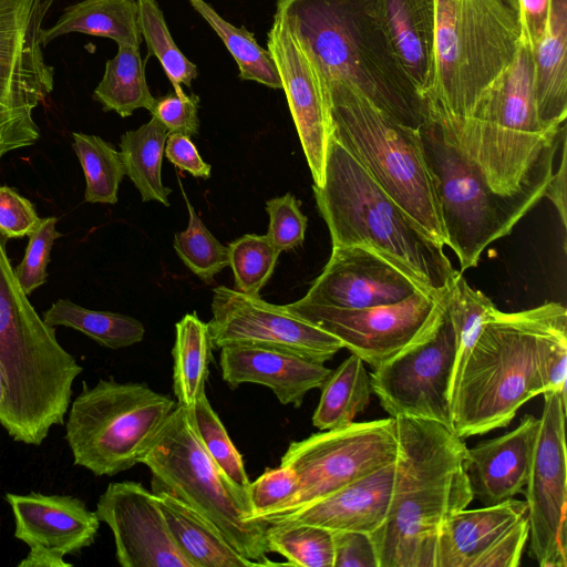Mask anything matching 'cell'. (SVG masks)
<instances>
[{"instance_id": "32", "label": "cell", "mask_w": 567, "mask_h": 567, "mask_svg": "<svg viewBox=\"0 0 567 567\" xmlns=\"http://www.w3.org/2000/svg\"><path fill=\"white\" fill-rule=\"evenodd\" d=\"M371 392L364 362L351 353L322 385L312 424L320 431L351 424L367 409Z\"/></svg>"}, {"instance_id": "19", "label": "cell", "mask_w": 567, "mask_h": 567, "mask_svg": "<svg viewBox=\"0 0 567 567\" xmlns=\"http://www.w3.org/2000/svg\"><path fill=\"white\" fill-rule=\"evenodd\" d=\"M112 530L123 567H192L176 547L156 495L141 483L109 484L95 511Z\"/></svg>"}, {"instance_id": "8", "label": "cell", "mask_w": 567, "mask_h": 567, "mask_svg": "<svg viewBox=\"0 0 567 567\" xmlns=\"http://www.w3.org/2000/svg\"><path fill=\"white\" fill-rule=\"evenodd\" d=\"M435 32L427 110L468 117L512 63L522 28L502 0H434Z\"/></svg>"}, {"instance_id": "48", "label": "cell", "mask_w": 567, "mask_h": 567, "mask_svg": "<svg viewBox=\"0 0 567 567\" xmlns=\"http://www.w3.org/2000/svg\"><path fill=\"white\" fill-rule=\"evenodd\" d=\"M333 567H378L373 543L369 534L332 532Z\"/></svg>"}, {"instance_id": "50", "label": "cell", "mask_w": 567, "mask_h": 567, "mask_svg": "<svg viewBox=\"0 0 567 567\" xmlns=\"http://www.w3.org/2000/svg\"><path fill=\"white\" fill-rule=\"evenodd\" d=\"M566 381L567 340H564L550 350L543 363V382L545 392H556L566 396Z\"/></svg>"}, {"instance_id": "42", "label": "cell", "mask_w": 567, "mask_h": 567, "mask_svg": "<svg viewBox=\"0 0 567 567\" xmlns=\"http://www.w3.org/2000/svg\"><path fill=\"white\" fill-rule=\"evenodd\" d=\"M228 254L234 289L259 297L272 276L280 251L266 235L246 234L228 245Z\"/></svg>"}, {"instance_id": "52", "label": "cell", "mask_w": 567, "mask_h": 567, "mask_svg": "<svg viewBox=\"0 0 567 567\" xmlns=\"http://www.w3.org/2000/svg\"><path fill=\"white\" fill-rule=\"evenodd\" d=\"M561 159L558 171L553 173L548 186L546 188L544 197H547L555 208L557 209L563 226L566 228L567 225V204H566V190H567V161H566V134L561 138Z\"/></svg>"}, {"instance_id": "28", "label": "cell", "mask_w": 567, "mask_h": 567, "mask_svg": "<svg viewBox=\"0 0 567 567\" xmlns=\"http://www.w3.org/2000/svg\"><path fill=\"white\" fill-rule=\"evenodd\" d=\"M154 494L176 547L192 567L257 566L238 554L196 511L166 493Z\"/></svg>"}, {"instance_id": "15", "label": "cell", "mask_w": 567, "mask_h": 567, "mask_svg": "<svg viewBox=\"0 0 567 567\" xmlns=\"http://www.w3.org/2000/svg\"><path fill=\"white\" fill-rule=\"evenodd\" d=\"M526 496L528 555L540 567L567 566L566 399L545 392Z\"/></svg>"}, {"instance_id": "4", "label": "cell", "mask_w": 567, "mask_h": 567, "mask_svg": "<svg viewBox=\"0 0 567 567\" xmlns=\"http://www.w3.org/2000/svg\"><path fill=\"white\" fill-rule=\"evenodd\" d=\"M499 195H514L553 171L566 125L547 132L538 120L533 48L525 34L512 63L468 117L429 110Z\"/></svg>"}, {"instance_id": "54", "label": "cell", "mask_w": 567, "mask_h": 567, "mask_svg": "<svg viewBox=\"0 0 567 567\" xmlns=\"http://www.w3.org/2000/svg\"><path fill=\"white\" fill-rule=\"evenodd\" d=\"M6 398H7V382H6L3 371L0 367V411L3 406Z\"/></svg>"}, {"instance_id": "45", "label": "cell", "mask_w": 567, "mask_h": 567, "mask_svg": "<svg viewBox=\"0 0 567 567\" xmlns=\"http://www.w3.org/2000/svg\"><path fill=\"white\" fill-rule=\"evenodd\" d=\"M300 200L287 193L266 202L269 216L266 236L281 252L301 246L307 229V217L300 210Z\"/></svg>"}, {"instance_id": "41", "label": "cell", "mask_w": 567, "mask_h": 567, "mask_svg": "<svg viewBox=\"0 0 567 567\" xmlns=\"http://www.w3.org/2000/svg\"><path fill=\"white\" fill-rule=\"evenodd\" d=\"M188 209V225L174 235V249L185 266L209 284L216 274L229 265L228 246H224L204 225L184 194Z\"/></svg>"}, {"instance_id": "30", "label": "cell", "mask_w": 567, "mask_h": 567, "mask_svg": "<svg viewBox=\"0 0 567 567\" xmlns=\"http://www.w3.org/2000/svg\"><path fill=\"white\" fill-rule=\"evenodd\" d=\"M213 348L208 324L195 312L175 324L173 388L178 405L192 410L206 393Z\"/></svg>"}, {"instance_id": "1", "label": "cell", "mask_w": 567, "mask_h": 567, "mask_svg": "<svg viewBox=\"0 0 567 567\" xmlns=\"http://www.w3.org/2000/svg\"><path fill=\"white\" fill-rule=\"evenodd\" d=\"M274 16L322 85L348 83L408 126L426 121V103L396 56L381 0H277Z\"/></svg>"}, {"instance_id": "22", "label": "cell", "mask_w": 567, "mask_h": 567, "mask_svg": "<svg viewBox=\"0 0 567 567\" xmlns=\"http://www.w3.org/2000/svg\"><path fill=\"white\" fill-rule=\"evenodd\" d=\"M395 477V462L319 499L297 508L266 515V524H308L330 532L371 534L384 522Z\"/></svg>"}, {"instance_id": "25", "label": "cell", "mask_w": 567, "mask_h": 567, "mask_svg": "<svg viewBox=\"0 0 567 567\" xmlns=\"http://www.w3.org/2000/svg\"><path fill=\"white\" fill-rule=\"evenodd\" d=\"M223 380L235 390L244 383L268 386L282 404L299 408L306 394L321 389L332 370L291 352L226 346L219 357Z\"/></svg>"}, {"instance_id": "14", "label": "cell", "mask_w": 567, "mask_h": 567, "mask_svg": "<svg viewBox=\"0 0 567 567\" xmlns=\"http://www.w3.org/2000/svg\"><path fill=\"white\" fill-rule=\"evenodd\" d=\"M449 290L415 291L402 301L363 309L320 306L299 299L285 305L291 313L337 337L346 349L377 369L427 339L440 324Z\"/></svg>"}, {"instance_id": "29", "label": "cell", "mask_w": 567, "mask_h": 567, "mask_svg": "<svg viewBox=\"0 0 567 567\" xmlns=\"http://www.w3.org/2000/svg\"><path fill=\"white\" fill-rule=\"evenodd\" d=\"M73 32L112 39L117 45L140 48L142 34L136 0H84L65 8L55 24L42 29L40 40H52Z\"/></svg>"}, {"instance_id": "11", "label": "cell", "mask_w": 567, "mask_h": 567, "mask_svg": "<svg viewBox=\"0 0 567 567\" xmlns=\"http://www.w3.org/2000/svg\"><path fill=\"white\" fill-rule=\"evenodd\" d=\"M176 402L145 383L101 379L83 383L71 404L65 439L74 464L97 476L115 475L137 463Z\"/></svg>"}, {"instance_id": "2", "label": "cell", "mask_w": 567, "mask_h": 567, "mask_svg": "<svg viewBox=\"0 0 567 567\" xmlns=\"http://www.w3.org/2000/svg\"><path fill=\"white\" fill-rule=\"evenodd\" d=\"M398 456L386 517L370 534L378 567H436L450 516L474 499L464 467L466 444L432 420L396 417Z\"/></svg>"}, {"instance_id": "21", "label": "cell", "mask_w": 567, "mask_h": 567, "mask_svg": "<svg viewBox=\"0 0 567 567\" xmlns=\"http://www.w3.org/2000/svg\"><path fill=\"white\" fill-rule=\"evenodd\" d=\"M419 290L424 291L379 254L349 246L332 248L321 274L301 299L320 306L363 309L402 301Z\"/></svg>"}, {"instance_id": "12", "label": "cell", "mask_w": 567, "mask_h": 567, "mask_svg": "<svg viewBox=\"0 0 567 567\" xmlns=\"http://www.w3.org/2000/svg\"><path fill=\"white\" fill-rule=\"evenodd\" d=\"M51 3L0 0V158L40 136L33 111L53 90L54 71L40 40Z\"/></svg>"}, {"instance_id": "53", "label": "cell", "mask_w": 567, "mask_h": 567, "mask_svg": "<svg viewBox=\"0 0 567 567\" xmlns=\"http://www.w3.org/2000/svg\"><path fill=\"white\" fill-rule=\"evenodd\" d=\"M19 567H71L63 556L41 546L30 547L28 555L18 564Z\"/></svg>"}, {"instance_id": "27", "label": "cell", "mask_w": 567, "mask_h": 567, "mask_svg": "<svg viewBox=\"0 0 567 567\" xmlns=\"http://www.w3.org/2000/svg\"><path fill=\"white\" fill-rule=\"evenodd\" d=\"M392 45L405 73L424 99L434 49V0H381Z\"/></svg>"}, {"instance_id": "33", "label": "cell", "mask_w": 567, "mask_h": 567, "mask_svg": "<svg viewBox=\"0 0 567 567\" xmlns=\"http://www.w3.org/2000/svg\"><path fill=\"white\" fill-rule=\"evenodd\" d=\"M145 64L140 48L118 45L116 55L105 63L103 78L93 92L94 100L104 111H114L122 117L137 109L151 111L156 99L146 82Z\"/></svg>"}, {"instance_id": "51", "label": "cell", "mask_w": 567, "mask_h": 567, "mask_svg": "<svg viewBox=\"0 0 567 567\" xmlns=\"http://www.w3.org/2000/svg\"><path fill=\"white\" fill-rule=\"evenodd\" d=\"M548 11L549 0H519L522 33L527 37L532 48L545 32Z\"/></svg>"}, {"instance_id": "18", "label": "cell", "mask_w": 567, "mask_h": 567, "mask_svg": "<svg viewBox=\"0 0 567 567\" xmlns=\"http://www.w3.org/2000/svg\"><path fill=\"white\" fill-rule=\"evenodd\" d=\"M528 537L525 501L464 508L441 528L436 567H517Z\"/></svg>"}, {"instance_id": "44", "label": "cell", "mask_w": 567, "mask_h": 567, "mask_svg": "<svg viewBox=\"0 0 567 567\" xmlns=\"http://www.w3.org/2000/svg\"><path fill=\"white\" fill-rule=\"evenodd\" d=\"M58 218L41 219L29 234V243L22 261L14 270L18 282L29 296L47 281V267L54 240L61 236L56 230Z\"/></svg>"}, {"instance_id": "13", "label": "cell", "mask_w": 567, "mask_h": 567, "mask_svg": "<svg viewBox=\"0 0 567 567\" xmlns=\"http://www.w3.org/2000/svg\"><path fill=\"white\" fill-rule=\"evenodd\" d=\"M398 447L396 421L391 416L352 422L291 442L280 465L296 473L299 489L282 512L319 499L395 462Z\"/></svg>"}, {"instance_id": "26", "label": "cell", "mask_w": 567, "mask_h": 567, "mask_svg": "<svg viewBox=\"0 0 567 567\" xmlns=\"http://www.w3.org/2000/svg\"><path fill=\"white\" fill-rule=\"evenodd\" d=\"M535 100L539 123L559 130L567 117V0H549L543 37L533 47Z\"/></svg>"}, {"instance_id": "17", "label": "cell", "mask_w": 567, "mask_h": 567, "mask_svg": "<svg viewBox=\"0 0 567 567\" xmlns=\"http://www.w3.org/2000/svg\"><path fill=\"white\" fill-rule=\"evenodd\" d=\"M207 323L214 348L254 346L287 351L324 363L343 349V343L318 326L291 313L285 306L269 303L234 288L218 286Z\"/></svg>"}, {"instance_id": "34", "label": "cell", "mask_w": 567, "mask_h": 567, "mask_svg": "<svg viewBox=\"0 0 567 567\" xmlns=\"http://www.w3.org/2000/svg\"><path fill=\"white\" fill-rule=\"evenodd\" d=\"M45 323L78 330L101 346L121 349L143 340V323L130 316L86 309L68 299H59L44 313Z\"/></svg>"}, {"instance_id": "39", "label": "cell", "mask_w": 567, "mask_h": 567, "mask_svg": "<svg viewBox=\"0 0 567 567\" xmlns=\"http://www.w3.org/2000/svg\"><path fill=\"white\" fill-rule=\"evenodd\" d=\"M268 553H277L290 566L333 567L332 532L308 524H269L265 532Z\"/></svg>"}, {"instance_id": "36", "label": "cell", "mask_w": 567, "mask_h": 567, "mask_svg": "<svg viewBox=\"0 0 567 567\" xmlns=\"http://www.w3.org/2000/svg\"><path fill=\"white\" fill-rule=\"evenodd\" d=\"M497 310L493 301L480 290L468 286L457 272L449 287L446 313L455 336V361L450 388L451 395L483 324Z\"/></svg>"}, {"instance_id": "31", "label": "cell", "mask_w": 567, "mask_h": 567, "mask_svg": "<svg viewBox=\"0 0 567 567\" xmlns=\"http://www.w3.org/2000/svg\"><path fill=\"white\" fill-rule=\"evenodd\" d=\"M167 128L154 116L137 130L121 136L120 155L130 177L143 202L155 200L169 206L172 189L162 182V161Z\"/></svg>"}, {"instance_id": "23", "label": "cell", "mask_w": 567, "mask_h": 567, "mask_svg": "<svg viewBox=\"0 0 567 567\" xmlns=\"http://www.w3.org/2000/svg\"><path fill=\"white\" fill-rule=\"evenodd\" d=\"M540 419L526 414L511 432L466 449L464 467L484 506L514 498L527 484Z\"/></svg>"}, {"instance_id": "47", "label": "cell", "mask_w": 567, "mask_h": 567, "mask_svg": "<svg viewBox=\"0 0 567 567\" xmlns=\"http://www.w3.org/2000/svg\"><path fill=\"white\" fill-rule=\"evenodd\" d=\"M30 200L8 186L0 187V234L6 238H21L40 223Z\"/></svg>"}, {"instance_id": "5", "label": "cell", "mask_w": 567, "mask_h": 567, "mask_svg": "<svg viewBox=\"0 0 567 567\" xmlns=\"http://www.w3.org/2000/svg\"><path fill=\"white\" fill-rule=\"evenodd\" d=\"M312 189L332 248H368L427 293L449 290L457 271L444 247L430 239L332 135L323 185Z\"/></svg>"}, {"instance_id": "35", "label": "cell", "mask_w": 567, "mask_h": 567, "mask_svg": "<svg viewBox=\"0 0 567 567\" xmlns=\"http://www.w3.org/2000/svg\"><path fill=\"white\" fill-rule=\"evenodd\" d=\"M188 2L221 39L238 65L241 80L282 90L278 70L270 53L258 44L252 32L244 25L238 28L226 21L205 0H188Z\"/></svg>"}, {"instance_id": "9", "label": "cell", "mask_w": 567, "mask_h": 567, "mask_svg": "<svg viewBox=\"0 0 567 567\" xmlns=\"http://www.w3.org/2000/svg\"><path fill=\"white\" fill-rule=\"evenodd\" d=\"M140 463L152 473V492L166 493L204 516L243 557L257 566L267 557L265 522L254 520L250 502L204 449L192 412L176 403Z\"/></svg>"}, {"instance_id": "7", "label": "cell", "mask_w": 567, "mask_h": 567, "mask_svg": "<svg viewBox=\"0 0 567 567\" xmlns=\"http://www.w3.org/2000/svg\"><path fill=\"white\" fill-rule=\"evenodd\" d=\"M323 86L331 135L430 239L447 246L420 130L399 122L348 83L333 81Z\"/></svg>"}, {"instance_id": "43", "label": "cell", "mask_w": 567, "mask_h": 567, "mask_svg": "<svg viewBox=\"0 0 567 567\" xmlns=\"http://www.w3.org/2000/svg\"><path fill=\"white\" fill-rule=\"evenodd\" d=\"M299 489L296 473L288 466L267 468L249 485V502L252 509L251 518L282 512Z\"/></svg>"}, {"instance_id": "37", "label": "cell", "mask_w": 567, "mask_h": 567, "mask_svg": "<svg viewBox=\"0 0 567 567\" xmlns=\"http://www.w3.org/2000/svg\"><path fill=\"white\" fill-rule=\"evenodd\" d=\"M72 147L85 176L89 203L115 204L125 167L120 152L99 136L72 133Z\"/></svg>"}, {"instance_id": "10", "label": "cell", "mask_w": 567, "mask_h": 567, "mask_svg": "<svg viewBox=\"0 0 567 567\" xmlns=\"http://www.w3.org/2000/svg\"><path fill=\"white\" fill-rule=\"evenodd\" d=\"M419 130L434 179L447 246L456 255L463 272L476 267L485 248L508 235L544 197L553 173L514 195H499L434 117L427 114Z\"/></svg>"}, {"instance_id": "6", "label": "cell", "mask_w": 567, "mask_h": 567, "mask_svg": "<svg viewBox=\"0 0 567 567\" xmlns=\"http://www.w3.org/2000/svg\"><path fill=\"white\" fill-rule=\"evenodd\" d=\"M0 367L7 382L1 425L18 442L41 444L63 423L82 367L31 306L1 240Z\"/></svg>"}, {"instance_id": "16", "label": "cell", "mask_w": 567, "mask_h": 567, "mask_svg": "<svg viewBox=\"0 0 567 567\" xmlns=\"http://www.w3.org/2000/svg\"><path fill=\"white\" fill-rule=\"evenodd\" d=\"M455 352V336L445 309L427 339L373 369L371 391L393 419L432 420L452 429L450 388Z\"/></svg>"}, {"instance_id": "40", "label": "cell", "mask_w": 567, "mask_h": 567, "mask_svg": "<svg viewBox=\"0 0 567 567\" xmlns=\"http://www.w3.org/2000/svg\"><path fill=\"white\" fill-rule=\"evenodd\" d=\"M197 435L212 460L228 480L249 499V485L244 461L204 393L190 410Z\"/></svg>"}, {"instance_id": "20", "label": "cell", "mask_w": 567, "mask_h": 567, "mask_svg": "<svg viewBox=\"0 0 567 567\" xmlns=\"http://www.w3.org/2000/svg\"><path fill=\"white\" fill-rule=\"evenodd\" d=\"M267 50L277 66L313 185L321 187L332 131L326 89L308 58L276 16L267 33Z\"/></svg>"}, {"instance_id": "49", "label": "cell", "mask_w": 567, "mask_h": 567, "mask_svg": "<svg viewBox=\"0 0 567 567\" xmlns=\"http://www.w3.org/2000/svg\"><path fill=\"white\" fill-rule=\"evenodd\" d=\"M164 153L171 163L192 176L204 179L210 177V165L203 161L189 136L181 133L168 134Z\"/></svg>"}, {"instance_id": "38", "label": "cell", "mask_w": 567, "mask_h": 567, "mask_svg": "<svg viewBox=\"0 0 567 567\" xmlns=\"http://www.w3.org/2000/svg\"><path fill=\"white\" fill-rule=\"evenodd\" d=\"M136 1L140 30L148 51L145 61L150 56H156L173 85V91L179 96L185 95L182 85L192 86L198 76L197 66L175 44L158 2Z\"/></svg>"}, {"instance_id": "46", "label": "cell", "mask_w": 567, "mask_h": 567, "mask_svg": "<svg viewBox=\"0 0 567 567\" xmlns=\"http://www.w3.org/2000/svg\"><path fill=\"white\" fill-rule=\"evenodd\" d=\"M198 105L199 96L196 94L179 96L172 91L156 99L150 112L167 128L168 134L181 133L190 137L199 128Z\"/></svg>"}, {"instance_id": "55", "label": "cell", "mask_w": 567, "mask_h": 567, "mask_svg": "<svg viewBox=\"0 0 567 567\" xmlns=\"http://www.w3.org/2000/svg\"><path fill=\"white\" fill-rule=\"evenodd\" d=\"M504 3H506L511 9H513L515 12L519 16V0H502Z\"/></svg>"}, {"instance_id": "3", "label": "cell", "mask_w": 567, "mask_h": 567, "mask_svg": "<svg viewBox=\"0 0 567 567\" xmlns=\"http://www.w3.org/2000/svg\"><path fill=\"white\" fill-rule=\"evenodd\" d=\"M567 340V310L558 302L502 312L486 320L451 395L452 430L463 440L506 427L543 394V363Z\"/></svg>"}, {"instance_id": "24", "label": "cell", "mask_w": 567, "mask_h": 567, "mask_svg": "<svg viewBox=\"0 0 567 567\" xmlns=\"http://www.w3.org/2000/svg\"><path fill=\"white\" fill-rule=\"evenodd\" d=\"M14 517V537L60 556L76 554L95 539L100 519L73 496L6 494Z\"/></svg>"}]
</instances>
